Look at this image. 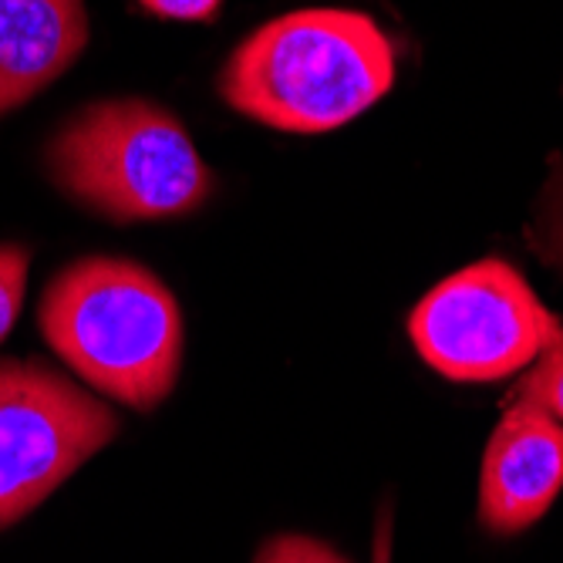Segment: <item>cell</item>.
I'll use <instances>...</instances> for the list:
<instances>
[{
    "instance_id": "obj_1",
    "label": "cell",
    "mask_w": 563,
    "mask_h": 563,
    "mask_svg": "<svg viewBox=\"0 0 563 563\" xmlns=\"http://www.w3.org/2000/svg\"><path fill=\"white\" fill-rule=\"evenodd\" d=\"M395 85V44L362 11H290L230 55L220 95L280 132H331L368 112Z\"/></svg>"
},
{
    "instance_id": "obj_2",
    "label": "cell",
    "mask_w": 563,
    "mask_h": 563,
    "mask_svg": "<svg viewBox=\"0 0 563 563\" xmlns=\"http://www.w3.org/2000/svg\"><path fill=\"white\" fill-rule=\"evenodd\" d=\"M37 321L71 372L132 408H156L183 365V314L169 287L119 257H85L47 284Z\"/></svg>"
},
{
    "instance_id": "obj_3",
    "label": "cell",
    "mask_w": 563,
    "mask_h": 563,
    "mask_svg": "<svg viewBox=\"0 0 563 563\" xmlns=\"http://www.w3.org/2000/svg\"><path fill=\"white\" fill-rule=\"evenodd\" d=\"M47 166L68 196L119 223L189 213L213 192L183 122L142 98L78 112L51 142Z\"/></svg>"
},
{
    "instance_id": "obj_4",
    "label": "cell",
    "mask_w": 563,
    "mask_h": 563,
    "mask_svg": "<svg viewBox=\"0 0 563 563\" xmlns=\"http://www.w3.org/2000/svg\"><path fill=\"white\" fill-rule=\"evenodd\" d=\"M560 321L506 261H479L432 287L408 318L419 354L452 382H496L533 365Z\"/></svg>"
},
{
    "instance_id": "obj_5",
    "label": "cell",
    "mask_w": 563,
    "mask_h": 563,
    "mask_svg": "<svg viewBox=\"0 0 563 563\" xmlns=\"http://www.w3.org/2000/svg\"><path fill=\"white\" fill-rule=\"evenodd\" d=\"M119 432L115 412L44 362H0V530L14 527Z\"/></svg>"
},
{
    "instance_id": "obj_6",
    "label": "cell",
    "mask_w": 563,
    "mask_h": 563,
    "mask_svg": "<svg viewBox=\"0 0 563 563\" xmlns=\"http://www.w3.org/2000/svg\"><path fill=\"white\" fill-rule=\"evenodd\" d=\"M560 486L563 426L530 401H514L483 455V523L493 533H520L547 514Z\"/></svg>"
},
{
    "instance_id": "obj_7",
    "label": "cell",
    "mask_w": 563,
    "mask_h": 563,
    "mask_svg": "<svg viewBox=\"0 0 563 563\" xmlns=\"http://www.w3.org/2000/svg\"><path fill=\"white\" fill-rule=\"evenodd\" d=\"M85 44V0H0V115L62 78Z\"/></svg>"
},
{
    "instance_id": "obj_8",
    "label": "cell",
    "mask_w": 563,
    "mask_h": 563,
    "mask_svg": "<svg viewBox=\"0 0 563 563\" xmlns=\"http://www.w3.org/2000/svg\"><path fill=\"white\" fill-rule=\"evenodd\" d=\"M517 401L543 408L547 416H553L563 426V328L540 351L533 372L517 385Z\"/></svg>"
},
{
    "instance_id": "obj_9",
    "label": "cell",
    "mask_w": 563,
    "mask_h": 563,
    "mask_svg": "<svg viewBox=\"0 0 563 563\" xmlns=\"http://www.w3.org/2000/svg\"><path fill=\"white\" fill-rule=\"evenodd\" d=\"M24 284H27V253L14 243H4L0 246V341L8 338V331L21 314Z\"/></svg>"
},
{
    "instance_id": "obj_10",
    "label": "cell",
    "mask_w": 563,
    "mask_h": 563,
    "mask_svg": "<svg viewBox=\"0 0 563 563\" xmlns=\"http://www.w3.org/2000/svg\"><path fill=\"white\" fill-rule=\"evenodd\" d=\"M257 563H347L338 550L311 537H274L261 547Z\"/></svg>"
},
{
    "instance_id": "obj_11",
    "label": "cell",
    "mask_w": 563,
    "mask_h": 563,
    "mask_svg": "<svg viewBox=\"0 0 563 563\" xmlns=\"http://www.w3.org/2000/svg\"><path fill=\"white\" fill-rule=\"evenodd\" d=\"M139 4L169 21H210L223 0H139Z\"/></svg>"
}]
</instances>
